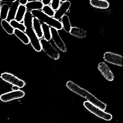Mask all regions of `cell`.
<instances>
[{
    "label": "cell",
    "instance_id": "5b68a950",
    "mask_svg": "<svg viewBox=\"0 0 123 123\" xmlns=\"http://www.w3.org/2000/svg\"><path fill=\"white\" fill-rule=\"evenodd\" d=\"M84 105L90 112L105 120L109 121L111 120L112 118V116L111 114L106 112L104 111L88 101L84 102Z\"/></svg>",
    "mask_w": 123,
    "mask_h": 123
},
{
    "label": "cell",
    "instance_id": "7402d4cb",
    "mask_svg": "<svg viewBox=\"0 0 123 123\" xmlns=\"http://www.w3.org/2000/svg\"><path fill=\"white\" fill-rule=\"evenodd\" d=\"M11 26L14 29L19 30L20 31L25 32L26 31V27L24 24L19 22L15 19H13L9 22Z\"/></svg>",
    "mask_w": 123,
    "mask_h": 123
},
{
    "label": "cell",
    "instance_id": "44dd1931",
    "mask_svg": "<svg viewBox=\"0 0 123 123\" xmlns=\"http://www.w3.org/2000/svg\"><path fill=\"white\" fill-rule=\"evenodd\" d=\"M1 25L2 28L8 34H14V29L11 26L9 22L6 19H2L1 22Z\"/></svg>",
    "mask_w": 123,
    "mask_h": 123
},
{
    "label": "cell",
    "instance_id": "7a4b0ae2",
    "mask_svg": "<svg viewBox=\"0 0 123 123\" xmlns=\"http://www.w3.org/2000/svg\"><path fill=\"white\" fill-rule=\"evenodd\" d=\"M33 16L30 11H27L24 17V24L26 27L25 33L30 40L31 45L34 49L38 52L42 50L40 40L35 33L32 27Z\"/></svg>",
    "mask_w": 123,
    "mask_h": 123
},
{
    "label": "cell",
    "instance_id": "30bf717a",
    "mask_svg": "<svg viewBox=\"0 0 123 123\" xmlns=\"http://www.w3.org/2000/svg\"><path fill=\"white\" fill-rule=\"evenodd\" d=\"M97 68L105 79L109 81H112L115 76L108 65L104 62H100L97 65Z\"/></svg>",
    "mask_w": 123,
    "mask_h": 123
},
{
    "label": "cell",
    "instance_id": "8992f818",
    "mask_svg": "<svg viewBox=\"0 0 123 123\" xmlns=\"http://www.w3.org/2000/svg\"><path fill=\"white\" fill-rule=\"evenodd\" d=\"M0 77L4 81L18 88H22L25 86V83L24 81L10 73H3L1 75Z\"/></svg>",
    "mask_w": 123,
    "mask_h": 123
},
{
    "label": "cell",
    "instance_id": "484cf974",
    "mask_svg": "<svg viewBox=\"0 0 123 123\" xmlns=\"http://www.w3.org/2000/svg\"><path fill=\"white\" fill-rule=\"evenodd\" d=\"M19 4L25 6L27 3L28 2V0H19Z\"/></svg>",
    "mask_w": 123,
    "mask_h": 123
},
{
    "label": "cell",
    "instance_id": "cb8c5ba5",
    "mask_svg": "<svg viewBox=\"0 0 123 123\" xmlns=\"http://www.w3.org/2000/svg\"><path fill=\"white\" fill-rule=\"evenodd\" d=\"M42 9V11L46 15L51 17H54L55 11L53 10L49 5H44Z\"/></svg>",
    "mask_w": 123,
    "mask_h": 123
},
{
    "label": "cell",
    "instance_id": "ac0fdd59",
    "mask_svg": "<svg viewBox=\"0 0 123 123\" xmlns=\"http://www.w3.org/2000/svg\"><path fill=\"white\" fill-rule=\"evenodd\" d=\"M14 34L25 44H28L30 43L29 37L24 32L14 29Z\"/></svg>",
    "mask_w": 123,
    "mask_h": 123
},
{
    "label": "cell",
    "instance_id": "4fadbf2b",
    "mask_svg": "<svg viewBox=\"0 0 123 123\" xmlns=\"http://www.w3.org/2000/svg\"><path fill=\"white\" fill-rule=\"evenodd\" d=\"M19 4V1L17 0L12 3L9 7L8 16L6 19L7 21L9 22L11 20L14 19Z\"/></svg>",
    "mask_w": 123,
    "mask_h": 123
},
{
    "label": "cell",
    "instance_id": "5bb4252c",
    "mask_svg": "<svg viewBox=\"0 0 123 123\" xmlns=\"http://www.w3.org/2000/svg\"><path fill=\"white\" fill-rule=\"evenodd\" d=\"M32 27L35 33L38 38L39 39L43 38L42 24L39 19L34 17H33L32 19Z\"/></svg>",
    "mask_w": 123,
    "mask_h": 123
},
{
    "label": "cell",
    "instance_id": "d6986e66",
    "mask_svg": "<svg viewBox=\"0 0 123 123\" xmlns=\"http://www.w3.org/2000/svg\"><path fill=\"white\" fill-rule=\"evenodd\" d=\"M61 22L63 29L66 32L69 33L71 27L70 18L68 15H64L61 18Z\"/></svg>",
    "mask_w": 123,
    "mask_h": 123
},
{
    "label": "cell",
    "instance_id": "9c48e42d",
    "mask_svg": "<svg viewBox=\"0 0 123 123\" xmlns=\"http://www.w3.org/2000/svg\"><path fill=\"white\" fill-rule=\"evenodd\" d=\"M25 93L20 90H16L1 95L0 99L4 102H10L13 100L22 98L24 97Z\"/></svg>",
    "mask_w": 123,
    "mask_h": 123
},
{
    "label": "cell",
    "instance_id": "3957f363",
    "mask_svg": "<svg viewBox=\"0 0 123 123\" xmlns=\"http://www.w3.org/2000/svg\"><path fill=\"white\" fill-rule=\"evenodd\" d=\"M31 12L33 17L37 18L40 21L46 24L51 27L55 28L58 30H61L63 29L62 24L59 20L46 15L41 10H32Z\"/></svg>",
    "mask_w": 123,
    "mask_h": 123
},
{
    "label": "cell",
    "instance_id": "6da1fadb",
    "mask_svg": "<svg viewBox=\"0 0 123 123\" xmlns=\"http://www.w3.org/2000/svg\"><path fill=\"white\" fill-rule=\"evenodd\" d=\"M66 87L71 91L86 99L95 106L104 111L107 108L106 104L100 101L91 93L71 81H68L66 84Z\"/></svg>",
    "mask_w": 123,
    "mask_h": 123
},
{
    "label": "cell",
    "instance_id": "7c38bea8",
    "mask_svg": "<svg viewBox=\"0 0 123 123\" xmlns=\"http://www.w3.org/2000/svg\"><path fill=\"white\" fill-rule=\"evenodd\" d=\"M69 33L73 37L79 39L86 38L87 35V32L85 30L77 27H71Z\"/></svg>",
    "mask_w": 123,
    "mask_h": 123
},
{
    "label": "cell",
    "instance_id": "52a82bcc",
    "mask_svg": "<svg viewBox=\"0 0 123 123\" xmlns=\"http://www.w3.org/2000/svg\"><path fill=\"white\" fill-rule=\"evenodd\" d=\"M103 59L106 62L120 67L123 66V56L110 52L105 53Z\"/></svg>",
    "mask_w": 123,
    "mask_h": 123
},
{
    "label": "cell",
    "instance_id": "2e32d148",
    "mask_svg": "<svg viewBox=\"0 0 123 123\" xmlns=\"http://www.w3.org/2000/svg\"><path fill=\"white\" fill-rule=\"evenodd\" d=\"M90 4L92 6L102 9H107L110 4L106 0H90Z\"/></svg>",
    "mask_w": 123,
    "mask_h": 123
},
{
    "label": "cell",
    "instance_id": "4dcf8cb0",
    "mask_svg": "<svg viewBox=\"0 0 123 123\" xmlns=\"http://www.w3.org/2000/svg\"><path fill=\"white\" fill-rule=\"evenodd\" d=\"M36 0L42 1V0Z\"/></svg>",
    "mask_w": 123,
    "mask_h": 123
},
{
    "label": "cell",
    "instance_id": "603a6c76",
    "mask_svg": "<svg viewBox=\"0 0 123 123\" xmlns=\"http://www.w3.org/2000/svg\"><path fill=\"white\" fill-rule=\"evenodd\" d=\"M9 6L7 4L1 5L0 11V18L1 19H6L8 13Z\"/></svg>",
    "mask_w": 123,
    "mask_h": 123
},
{
    "label": "cell",
    "instance_id": "4316f807",
    "mask_svg": "<svg viewBox=\"0 0 123 123\" xmlns=\"http://www.w3.org/2000/svg\"><path fill=\"white\" fill-rule=\"evenodd\" d=\"M52 0H42V1L44 5H49Z\"/></svg>",
    "mask_w": 123,
    "mask_h": 123
},
{
    "label": "cell",
    "instance_id": "ffe728a7",
    "mask_svg": "<svg viewBox=\"0 0 123 123\" xmlns=\"http://www.w3.org/2000/svg\"><path fill=\"white\" fill-rule=\"evenodd\" d=\"M42 29L43 33V37L45 39L50 41L51 39V27L45 23L42 24Z\"/></svg>",
    "mask_w": 123,
    "mask_h": 123
},
{
    "label": "cell",
    "instance_id": "9a60e30c",
    "mask_svg": "<svg viewBox=\"0 0 123 123\" xmlns=\"http://www.w3.org/2000/svg\"><path fill=\"white\" fill-rule=\"evenodd\" d=\"M44 4L42 1L35 0L28 1L25 5L27 9L32 10H40Z\"/></svg>",
    "mask_w": 123,
    "mask_h": 123
},
{
    "label": "cell",
    "instance_id": "8fae6325",
    "mask_svg": "<svg viewBox=\"0 0 123 123\" xmlns=\"http://www.w3.org/2000/svg\"><path fill=\"white\" fill-rule=\"evenodd\" d=\"M71 5V3L69 1L67 0L63 2L58 10L55 11L53 18L58 20L61 19L62 17L65 15V14L69 9Z\"/></svg>",
    "mask_w": 123,
    "mask_h": 123
},
{
    "label": "cell",
    "instance_id": "83f0119b",
    "mask_svg": "<svg viewBox=\"0 0 123 123\" xmlns=\"http://www.w3.org/2000/svg\"><path fill=\"white\" fill-rule=\"evenodd\" d=\"M3 2H6V3H12L16 1V0H1Z\"/></svg>",
    "mask_w": 123,
    "mask_h": 123
},
{
    "label": "cell",
    "instance_id": "d4e9b609",
    "mask_svg": "<svg viewBox=\"0 0 123 123\" xmlns=\"http://www.w3.org/2000/svg\"><path fill=\"white\" fill-rule=\"evenodd\" d=\"M60 0H52L50 6L53 10L56 11L60 6Z\"/></svg>",
    "mask_w": 123,
    "mask_h": 123
},
{
    "label": "cell",
    "instance_id": "ba28073f",
    "mask_svg": "<svg viewBox=\"0 0 123 123\" xmlns=\"http://www.w3.org/2000/svg\"><path fill=\"white\" fill-rule=\"evenodd\" d=\"M51 39L57 48L61 52L65 53L67 52V48L63 40L59 34L58 30L53 27H51Z\"/></svg>",
    "mask_w": 123,
    "mask_h": 123
},
{
    "label": "cell",
    "instance_id": "f546056e",
    "mask_svg": "<svg viewBox=\"0 0 123 123\" xmlns=\"http://www.w3.org/2000/svg\"><path fill=\"white\" fill-rule=\"evenodd\" d=\"M61 1H62V2H64V1H66L67 0H60Z\"/></svg>",
    "mask_w": 123,
    "mask_h": 123
},
{
    "label": "cell",
    "instance_id": "277c9868",
    "mask_svg": "<svg viewBox=\"0 0 123 123\" xmlns=\"http://www.w3.org/2000/svg\"><path fill=\"white\" fill-rule=\"evenodd\" d=\"M40 40L42 50L48 57L55 60H58L60 58L59 52L49 41L43 38L40 39Z\"/></svg>",
    "mask_w": 123,
    "mask_h": 123
},
{
    "label": "cell",
    "instance_id": "e0dca14e",
    "mask_svg": "<svg viewBox=\"0 0 123 123\" xmlns=\"http://www.w3.org/2000/svg\"><path fill=\"white\" fill-rule=\"evenodd\" d=\"M26 11L27 9L25 6L19 4L14 19L19 22L23 21Z\"/></svg>",
    "mask_w": 123,
    "mask_h": 123
},
{
    "label": "cell",
    "instance_id": "f1b7e54d",
    "mask_svg": "<svg viewBox=\"0 0 123 123\" xmlns=\"http://www.w3.org/2000/svg\"><path fill=\"white\" fill-rule=\"evenodd\" d=\"M1 0H0V11L1 8Z\"/></svg>",
    "mask_w": 123,
    "mask_h": 123
}]
</instances>
